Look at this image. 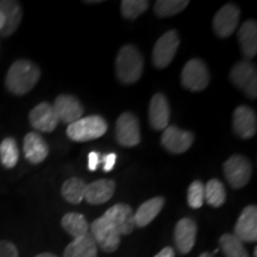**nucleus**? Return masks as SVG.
I'll return each instance as SVG.
<instances>
[{
    "label": "nucleus",
    "instance_id": "obj_1",
    "mask_svg": "<svg viewBox=\"0 0 257 257\" xmlns=\"http://www.w3.org/2000/svg\"><path fill=\"white\" fill-rule=\"evenodd\" d=\"M41 78V69L29 60H17L11 64L5 78V86L15 95H24L31 91Z\"/></svg>",
    "mask_w": 257,
    "mask_h": 257
},
{
    "label": "nucleus",
    "instance_id": "obj_2",
    "mask_svg": "<svg viewBox=\"0 0 257 257\" xmlns=\"http://www.w3.org/2000/svg\"><path fill=\"white\" fill-rule=\"evenodd\" d=\"M144 70V59L134 44H125L115 59V75L121 83L131 85L141 79Z\"/></svg>",
    "mask_w": 257,
    "mask_h": 257
},
{
    "label": "nucleus",
    "instance_id": "obj_3",
    "mask_svg": "<svg viewBox=\"0 0 257 257\" xmlns=\"http://www.w3.org/2000/svg\"><path fill=\"white\" fill-rule=\"evenodd\" d=\"M107 127V121L101 115H88L69 124L67 136L75 142H87L104 136Z\"/></svg>",
    "mask_w": 257,
    "mask_h": 257
},
{
    "label": "nucleus",
    "instance_id": "obj_4",
    "mask_svg": "<svg viewBox=\"0 0 257 257\" xmlns=\"http://www.w3.org/2000/svg\"><path fill=\"white\" fill-rule=\"evenodd\" d=\"M225 179L234 189L243 188L250 181L252 174V166L248 157L243 155H232L223 165Z\"/></svg>",
    "mask_w": 257,
    "mask_h": 257
},
{
    "label": "nucleus",
    "instance_id": "obj_5",
    "mask_svg": "<svg viewBox=\"0 0 257 257\" xmlns=\"http://www.w3.org/2000/svg\"><path fill=\"white\" fill-rule=\"evenodd\" d=\"M91 236L105 252H114L120 244L119 231L104 216L91 224Z\"/></svg>",
    "mask_w": 257,
    "mask_h": 257
},
{
    "label": "nucleus",
    "instance_id": "obj_6",
    "mask_svg": "<svg viewBox=\"0 0 257 257\" xmlns=\"http://www.w3.org/2000/svg\"><path fill=\"white\" fill-rule=\"evenodd\" d=\"M181 83L192 92L204 91L210 83V72L206 63L200 59H192L182 68Z\"/></svg>",
    "mask_w": 257,
    "mask_h": 257
},
{
    "label": "nucleus",
    "instance_id": "obj_7",
    "mask_svg": "<svg viewBox=\"0 0 257 257\" xmlns=\"http://www.w3.org/2000/svg\"><path fill=\"white\" fill-rule=\"evenodd\" d=\"M180 46L179 34L176 30H169L163 34L155 43L153 50V63L156 68L168 67L174 59Z\"/></svg>",
    "mask_w": 257,
    "mask_h": 257
},
{
    "label": "nucleus",
    "instance_id": "obj_8",
    "mask_svg": "<svg viewBox=\"0 0 257 257\" xmlns=\"http://www.w3.org/2000/svg\"><path fill=\"white\" fill-rule=\"evenodd\" d=\"M230 79L236 87L245 93L249 98L257 96V74L256 67L250 61H240L232 67Z\"/></svg>",
    "mask_w": 257,
    "mask_h": 257
},
{
    "label": "nucleus",
    "instance_id": "obj_9",
    "mask_svg": "<svg viewBox=\"0 0 257 257\" xmlns=\"http://www.w3.org/2000/svg\"><path fill=\"white\" fill-rule=\"evenodd\" d=\"M115 138L120 146L126 148H133L140 144V121L133 112H124L115 121Z\"/></svg>",
    "mask_w": 257,
    "mask_h": 257
},
{
    "label": "nucleus",
    "instance_id": "obj_10",
    "mask_svg": "<svg viewBox=\"0 0 257 257\" xmlns=\"http://www.w3.org/2000/svg\"><path fill=\"white\" fill-rule=\"evenodd\" d=\"M194 142V134L191 131H185L175 126V125H168L163 130L162 137H161V144L167 152L172 154H182L187 152Z\"/></svg>",
    "mask_w": 257,
    "mask_h": 257
},
{
    "label": "nucleus",
    "instance_id": "obj_11",
    "mask_svg": "<svg viewBox=\"0 0 257 257\" xmlns=\"http://www.w3.org/2000/svg\"><path fill=\"white\" fill-rule=\"evenodd\" d=\"M240 10L234 4H226L213 18V31L218 37L227 38L233 34L239 23Z\"/></svg>",
    "mask_w": 257,
    "mask_h": 257
},
{
    "label": "nucleus",
    "instance_id": "obj_12",
    "mask_svg": "<svg viewBox=\"0 0 257 257\" xmlns=\"http://www.w3.org/2000/svg\"><path fill=\"white\" fill-rule=\"evenodd\" d=\"M29 120L31 126L41 133H53L60 123L53 105L47 101L41 102L32 108L29 113Z\"/></svg>",
    "mask_w": 257,
    "mask_h": 257
},
{
    "label": "nucleus",
    "instance_id": "obj_13",
    "mask_svg": "<svg viewBox=\"0 0 257 257\" xmlns=\"http://www.w3.org/2000/svg\"><path fill=\"white\" fill-rule=\"evenodd\" d=\"M234 134L243 140H249L256 135L257 117L255 111L249 106H238L232 115Z\"/></svg>",
    "mask_w": 257,
    "mask_h": 257
},
{
    "label": "nucleus",
    "instance_id": "obj_14",
    "mask_svg": "<svg viewBox=\"0 0 257 257\" xmlns=\"http://www.w3.org/2000/svg\"><path fill=\"white\" fill-rule=\"evenodd\" d=\"M53 107L59 120L68 125L82 118L83 106L79 99L72 94H61L57 96Z\"/></svg>",
    "mask_w": 257,
    "mask_h": 257
},
{
    "label": "nucleus",
    "instance_id": "obj_15",
    "mask_svg": "<svg viewBox=\"0 0 257 257\" xmlns=\"http://www.w3.org/2000/svg\"><path fill=\"white\" fill-rule=\"evenodd\" d=\"M233 234L242 242H256L257 207L255 205H249L242 211L234 226Z\"/></svg>",
    "mask_w": 257,
    "mask_h": 257
},
{
    "label": "nucleus",
    "instance_id": "obj_16",
    "mask_svg": "<svg viewBox=\"0 0 257 257\" xmlns=\"http://www.w3.org/2000/svg\"><path fill=\"white\" fill-rule=\"evenodd\" d=\"M197 239V224L191 218H182L176 224L174 230V242L181 253L191 252Z\"/></svg>",
    "mask_w": 257,
    "mask_h": 257
},
{
    "label": "nucleus",
    "instance_id": "obj_17",
    "mask_svg": "<svg viewBox=\"0 0 257 257\" xmlns=\"http://www.w3.org/2000/svg\"><path fill=\"white\" fill-rule=\"evenodd\" d=\"M170 107L168 99L163 93H156L150 100L149 123L154 130H165L169 124Z\"/></svg>",
    "mask_w": 257,
    "mask_h": 257
},
{
    "label": "nucleus",
    "instance_id": "obj_18",
    "mask_svg": "<svg viewBox=\"0 0 257 257\" xmlns=\"http://www.w3.org/2000/svg\"><path fill=\"white\" fill-rule=\"evenodd\" d=\"M112 224L117 227L121 234H130L135 229L134 212L126 204H115L104 213Z\"/></svg>",
    "mask_w": 257,
    "mask_h": 257
},
{
    "label": "nucleus",
    "instance_id": "obj_19",
    "mask_svg": "<svg viewBox=\"0 0 257 257\" xmlns=\"http://www.w3.org/2000/svg\"><path fill=\"white\" fill-rule=\"evenodd\" d=\"M24 156L32 165H40L49 155V146L37 133H29L23 142Z\"/></svg>",
    "mask_w": 257,
    "mask_h": 257
},
{
    "label": "nucleus",
    "instance_id": "obj_20",
    "mask_svg": "<svg viewBox=\"0 0 257 257\" xmlns=\"http://www.w3.org/2000/svg\"><path fill=\"white\" fill-rule=\"evenodd\" d=\"M115 191V182L113 180L100 179L92 184L86 185L83 199L91 205H100L107 202L113 197Z\"/></svg>",
    "mask_w": 257,
    "mask_h": 257
},
{
    "label": "nucleus",
    "instance_id": "obj_21",
    "mask_svg": "<svg viewBox=\"0 0 257 257\" xmlns=\"http://www.w3.org/2000/svg\"><path fill=\"white\" fill-rule=\"evenodd\" d=\"M0 11L5 16V27L0 31L2 37H10L14 35L23 19V9L15 0H0Z\"/></svg>",
    "mask_w": 257,
    "mask_h": 257
},
{
    "label": "nucleus",
    "instance_id": "obj_22",
    "mask_svg": "<svg viewBox=\"0 0 257 257\" xmlns=\"http://www.w3.org/2000/svg\"><path fill=\"white\" fill-rule=\"evenodd\" d=\"M238 43L240 51L246 61L251 60L257 53V24L249 19L244 22L238 30Z\"/></svg>",
    "mask_w": 257,
    "mask_h": 257
},
{
    "label": "nucleus",
    "instance_id": "obj_23",
    "mask_svg": "<svg viewBox=\"0 0 257 257\" xmlns=\"http://www.w3.org/2000/svg\"><path fill=\"white\" fill-rule=\"evenodd\" d=\"M98 256V246L91 236L86 233L78 238H73L67 248L64 249L63 257H96Z\"/></svg>",
    "mask_w": 257,
    "mask_h": 257
},
{
    "label": "nucleus",
    "instance_id": "obj_24",
    "mask_svg": "<svg viewBox=\"0 0 257 257\" xmlns=\"http://www.w3.org/2000/svg\"><path fill=\"white\" fill-rule=\"evenodd\" d=\"M166 204V199L163 197H155L143 202L136 213H134L135 226L144 227L149 225L157 217Z\"/></svg>",
    "mask_w": 257,
    "mask_h": 257
},
{
    "label": "nucleus",
    "instance_id": "obj_25",
    "mask_svg": "<svg viewBox=\"0 0 257 257\" xmlns=\"http://www.w3.org/2000/svg\"><path fill=\"white\" fill-rule=\"evenodd\" d=\"M61 225L73 238H78V237L88 233L89 230V224L86 220V218L82 214L75 213V212L64 214L62 220H61Z\"/></svg>",
    "mask_w": 257,
    "mask_h": 257
},
{
    "label": "nucleus",
    "instance_id": "obj_26",
    "mask_svg": "<svg viewBox=\"0 0 257 257\" xmlns=\"http://www.w3.org/2000/svg\"><path fill=\"white\" fill-rule=\"evenodd\" d=\"M86 185L87 184L82 179L73 176V178L67 179L63 182L62 188H61V194H62L64 200L73 205H78L83 200Z\"/></svg>",
    "mask_w": 257,
    "mask_h": 257
},
{
    "label": "nucleus",
    "instance_id": "obj_27",
    "mask_svg": "<svg viewBox=\"0 0 257 257\" xmlns=\"http://www.w3.org/2000/svg\"><path fill=\"white\" fill-rule=\"evenodd\" d=\"M219 245L225 257H250L242 240L233 233H224L219 239Z\"/></svg>",
    "mask_w": 257,
    "mask_h": 257
},
{
    "label": "nucleus",
    "instance_id": "obj_28",
    "mask_svg": "<svg viewBox=\"0 0 257 257\" xmlns=\"http://www.w3.org/2000/svg\"><path fill=\"white\" fill-rule=\"evenodd\" d=\"M205 200L212 207H220L226 200V191L223 182L218 179H211L205 185Z\"/></svg>",
    "mask_w": 257,
    "mask_h": 257
},
{
    "label": "nucleus",
    "instance_id": "obj_29",
    "mask_svg": "<svg viewBox=\"0 0 257 257\" xmlns=\"http://www.w3.org/2000/svg\"><path fill=\"white\" fill-rule=\"evenodd\" d=\"M19 160V149L15 138L6 137L0 143V162L5 168L11 169L17 165Z\"/></svg>",
    "mask_w": 257,
    "mask_h": 257
},
{
    "label": "nucleus",
    "instance_id": "obj_30",
    "mask_svg": "<svg viewBox=\"0 0 257 257\" xmlns=\"http://www.w3.org/2000/svg\"><path fill=\"white\" fill-rule=\"evenodd\" d=\"M188 4L187 0H159L154 5V11L160 18L172 17L184 11Z\"/></svg>",
    "mask_w": 257,
    "mask_h": 257
},
{
    "label": "nucleus",
    "instance_id": "obj_31",
    "mask_svg": "<svg viewBox=\"0 0 257 257\" xmlns=\"http://www.w3.org/2000/svg\"><path fill=\"white\" fill-rule=\"evenodd\" d=\"M149 5L150 3L147 0H123L120 3V11L124 18L133 21L143 15Z\"/></svg>",
    "mask_w": 257,
    "mask_h": 257
},
{
    "label": "nucleus",
    "instance_id": "obj_32",
    "mask_svg": "<svg viewBox=\"0 0 257 257\" xmlns=\"http://www.w3.org/2000/svg\"><path fill=\"white\" fill-rule=\"evenodd\" d=\"M187 201L189 207L200 208L205 201V185L199 180L193 181L188 187Z\"/></svg>",
    "mask_w": 257,
    "mask_h": 257
},
{
    "label": "nucleus",
    "instance_id": "obj_33",
    "mask_svg": "<svg viewBox=\"0 0 257 257\" xmlns=\"http://www.w3.org/2000/svg\"><path fill=\"white\" fill-rule=\"evenodd\" d=\"M0 257H18L15 244L9 240H0Z\"/></svg>",
    "mask_w": 257,
    "mask_h": 257
},
{
    "label": "nucleus",
    "instance_id": "obj_34",
    "mask_svg": "<svg viewBox=\"0 0 257 257\" xmlns=\"http://www.w3.org/2000/svg\"><path fill=\"white\" fill-rule=\"evenodd\" d=\"M115 162H117V155H115L114 153L101 155V163L104 165V167H102L104 172L106 173L111 172V170L113 169Z\"/></svg>",
    "mask_w": 257,
    "mask_h": 257
},
{
    "label": "nucleus",
    "instance_id": "obj_35",
    "mask_svg": "<svg viewBox=\"0 0 257 257\" xmlns=\"http://www.w3.org/2000/svg\"><path fill=\"white\" fill-rule=\"evenodd\" d=\"M101 163V154L98 152H91L88 154V169L95 172Z\"/></svg>",
    "mask_w": 257,
    "mask_h": 257
},
{
    "label": "nucleus",
    "instance_id": "obj_36",
    "mask_svg": "<svg viewBox=\"0 0 257 257\" xmlns=\"http://www.w3.org/2000/svg\"><path fill=\"white\" fill-rule=\"evenodd\" d=\"M155 257H175V251L170 246H167V248L161 250Z\"/></svg>",
    "mask_w": 257,
    "mask_h": 257
},
{
    "label": "nucleus",
    "instance_id": "obj_37",
    "mask_svg": "<svg viewBox=\"0 0 257 257\" xmlns=\"http://www.w3.org/2000/svg\"><path fill=\"white\" fill-rule=\"evenodd\" d=\"M5 23H6V19H5V16L3 14L2 11H0V31L3 30L5 27Z\"/></svg>",
    "mask_w": 257,
    "mask_h": 257
},
{
    "label": "nucleus",
    "instance_id": "obj_38",
    "mask_svg": "<svg viewBox=\"0 0 257 257\" xmlns=\"http://www.w3.org/2000/svg\"><path fill=\"white\" fill-rule=\"evenodd\" d=\"M35 257H57V256L54 255V253H50V252H42V253H38V255Z\"/></svg>",
    "mask_w": 257,
    "mask_h": 257
},
{
    "label": "nucleus",
    "instance_id": "obj_39",
    "mask_svg": "<svg viewBox=\"0 0 257 257\" xmlns=\"http://www.w3.org/2000/svg\"><path fill=\"white\" fill-rule=\"evenodd\" d=\"M199 257H214V256L212 255V253H210V252H202Z\"/></svg>",
    "mask_w": 257,
    "mask_h": 257
}]
</instances>
